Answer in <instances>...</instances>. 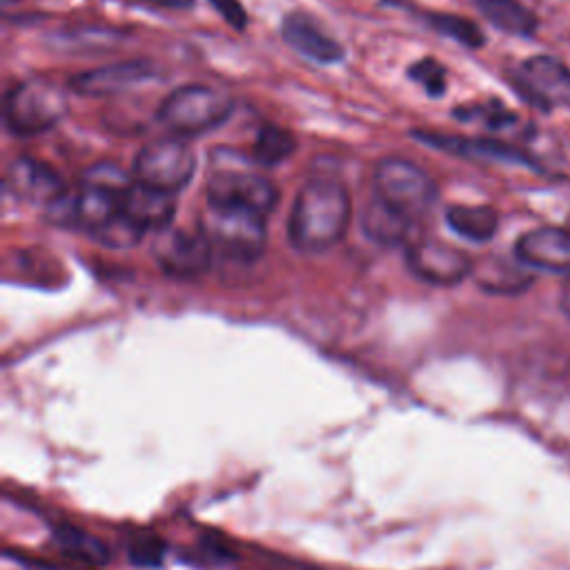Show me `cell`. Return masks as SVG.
Wrapping results in <instances>:
<instances>
[{"mask_svg":"<svg viewBox=\"0 0 570 570\" xmlns=\"http://www.w3.org/2000/svg\"><path fill=\"white\" fill-rule=\"evenodd\" d=\"M281 36L294 51L321 65L341 62L345 56L343 45L305 11H289L281 22Z\"/></svg>","mask_w":570,"mask_h":570,"instance_id":"4fadbf2b","label":"cell"},{"mask_svg":"<svg viewBox=\"0 0 570 570\" xmlns=\"http://www.w3.org/2000/svg\"><path fill=\"white\" fill-rule=\"evenodd\" d=\"M51 541L60 548L62 554H67L85 566L100 568V566L109 563V559H111L109 546L100 537H96L73 523H56L51 528Z\"/></svg>","mask_w":570,"mask_h":570,"instance_id":"d6986e66","label":"cell"},{"mask_svg":"<svg viewBox=\"0 0 570 570\" xmlns=\"http://www.w3.org/2000/svg\"><path fill=\"white\" fill-rule=\"evenodd\" d=\"M407 76L419 82L428 96L439 98L445 94L448 82H445V67L436 58H421L416 60L410 69Z\"/></svg>","mask_w":570,"mask_h":570,"instance_id":"484cf974","label":"cell"},{"mask_svg":"<svg viewBox=\"0 0 570 570\" xmlns=\"http://www.w3.org/2000/svg\"><path fill=\"white\" fill-rule=\"evenodd\" d=\"M122 212L145 232H160L171 225L176 214V194H167L140 183H134L122 196Z\"/></svg>","mask_w":570,"mask_h":570,"instance_id":"2e32d148","label":"cell"},{"mask_svg":"<svg viewBox=\"0 0 570 570\" xmlns=\"http://www.w3.org/2000/svg\"><path fill=\"white\" fill-rule=\"evenodd\" d=\"M212 171L207 178V203L256 212L267 218L278 203L276 185L252 169L249 160L236 149L218 147L209 156Z\"/></svg>","mask_w":570,"mask_h":570,"instance_id":"7a4b0ae2","label":"cell"},{"mask_svg":"<svg viewBox=\"0 0 570 570\" xmlns=\"http://www.w3.org/2000/svg\"><path fill=\"white\" fill-rule=\"evenodd\" d=\"M472 276L483 292L503 296L521 294L532 283V276L528 272H523L517 263L503 256H483L479 263H474Z\"/></svg>","mask_w":570,"mask_h":570,"instance_id":"ac0fdd59","label":"cell"},{"mask_svg":"<svg viewBox=\"0 0 570 570\" xmlns=\"http://www.w3.org/2000/svg\"><path fill=\"white\" fill-rule=\"evenodd\" d=\"M450 229L472 243H485L497 234L499 216L490 205H452L445 212Z\"/></svg>","mask_w":570,"mask_h":570,"instance_id":"ffe728a7","label":"cell"},{"mask_svg":"<svg viewBox=\"0 0 570 570\" xmlns=\"http://www.w3.org/2000/svg\"><path fill=\"white\" fill-rule=\"evenodd\" d=\"M412 136L425 145H432L441 151L465 156V158H485V160H501V163H517L537 167V163L521 149L497 140V138H463V136H445L432 131H412Z\"/></svg>","mask_w":570,"mask_h":570,"instance_id":"9a60e30c","label":"cell"},{"mask_svg":"<svg viewBox=\"0 0 570 570\" xmlns=\"http://www.w3.org/2000/svg\"><path fill=\"white\" fill-rule=\"evenodd\" d=\"M69 111L67 94L42 78L16 82L4 96V125L13 136H40Z\"/></svg>","mask_w":570,"mask_h":570,"instance_id":"277c9868","label":"cell"},{"mask_svg":"<svg viewBox=\"0 0 570 570\" xmlns=\"http://www.w3.org/2000/svg\"><path fill=\"white\" fill-rule=\"evenodd\" d=\"M352 218V200L347 189L334 178L307 180L292 205L287 236L294 249L318 254L336 245Z\"/></svg>","mask_w":570,"mask_h":570,"instance_id":"6da1fadb","label":"cell"},{"mask_svg":"<svg viewBox=\"0 0 570 570\" xmlns=\"http://www.w3.org/2000/svg\"><path fill=\"white\" fill-rule=\"evenodd\" d=\"M372 185L376 198L412 220L423 216L436 198L434 180L419 165L399 156H385L374 165Z\"/></svg>","mask_w":570,"mask_h":570,"instance_id":"8992f818","label":"cell"},{"mask_svg":"<svg viewBox=\"0 0 570 570\" xmlns=\"http://www.w3.org/2000/svg\"><path fill=\"white\" fill-rule=\"evenodd\" d=\"M454 114H456V118H481V120H485L492 129H501V127H505V125H510V122L517 120V116H514L512 111H508V109H505L501 102H497V100H492V102H488V105H479V107L456 109Z\"/></svg>","mask_w":570,"mask_h":570,"instance_id":"83f0119b","label":"cell"},{"mask_svg":"<svg viewBox=\"0 0 570 570\" xmlns=\"http://www.w3.org/2000/svg\"><path fill=\"white\" fill-rule=\"evenodd\" d=\"M156 76H158V69L149 60H127V62L80 71L69 78V89L82 96L107 98V96H116L134 87H140L142 82H149Z\"/></svg>","mask_w":570,"mask_h":570,"instance_id":"8fae6325","label":"cell"},{"mask_svg":"<svg viewBox=\"0 0 570 570\" xmlns=\"http://www.w3.org/2000/svg\"><path fill=\"white\" fill-rule=\"evenodd\" d=\"M514 89L539 109L570 100V67L552 56H532L512 78Z\"/></svg>","mask_w":570,"mask_h":570,"instance_id":"30bf717a","label":"cell"},{"mask_svg":"<svg viewBox=\"0 0 570 570\" xmlns=\"http://www.w3.org/2000/svg\"><path fill=\"white\" fill-rule=\"evenodd\" d=\"M410 272L430 285H456L468 278L474 269V261L454 245L425 238L416 240L405 252Z\"/></svg>","mask_w":570,"mask_h":570,"instance_id":"9c48e42d","label":"cell"},{"mask_svg":"<svg viewBox=\"0 0 570 570\" xmlns=\"http://www.w3.org/2000/svg\"><path fill=\"white\" fill-rule=\"evenodd\" d=\"M425 22L430 24V29L439 31L441 36L445 38H452L456 40L459 45L463 47H470V49H479L483 47L485 42V36L483 31L468 18L463 16H454V13H425Z\"/></svg>","mask_w":570,"mask_h":570,"instance_id":"603a6c76","label":"cell"},{"mask_svg":"<svg viewBox=\"0 0 570 570\" xmlns=\"http://www.w3.org/2000/svg\"><path fill=\"white\" fill-rule=\"evenodd\" d=\"M227 24H232L234 29L243 31L247 27V11L243 9L240 0H207Z\"/></svg>","mask_w":570,"mask_h":570,"instance_id":"f1b7e54d","label":"cell"},{"mask_svg":"<svg viewBox=\"0 0 570 570\" xmlns=\"http://www.w3.org/2000/svg\"><path fill=\"white\" fill-rule=\"evenodd\" d=\"M151 254L167 276L189 281L203 276L212 267L214 247L198 227L196 232H187L169 225L156 232Z\"/></svg>","mask_w":570,"mask_h":570,"instance_id":"ba28073f","label":"cell"},{"mask_svg":"<svg viewBox=\"0 0 570 570\" xmlns=\"http://www.w3.org/2000/svg\"><path fill=\"white\" fill-rule=\"evenodd\" d=\"M294 151H296L294 134L287 131L285 127L267 122L256 134L252 156L263 167H274V165L283 163L285 158H289Z\"/></svg>","mask_w":570,"mask_h":570,"instance_id":"7402d4cb","label":"cell"},{"mask_svg":"<svg viewBox=\"0 0 570 570\" xmlns=\"http://www.w3.org/2000/svg\"><path fill=\"white\" fill-rule=\"evenodd\" d=\"M234 111V98L207 85H185L158 107V122L178 136H196L218 127Z\"/></svg>","mask_w":570,"mask_h":570,"instance_id":"5b68a950","label":"cell"},{"mask_svg":"<svg viewBox=\"0 0 570 570\" xmlns=\"http://www.w3.org/2000/svg\"><path fill=\"white\" fill-rule=\"evenodd\" d=\"M82 183L122 198L129 191V187L136 183V178H134V174H127L118 163L100 160V163L87 167V171L82 174Z\"/></svg>","mask_w":570,"mask_h":570,"instance_id":"cb8c5ba5","label":"cell"},{"mask_svg":"<svg viewBox=\"0 0 570 570\" xmlns=\"http://www.w3.org/2000/svg\"><path fill=\"white\" fill-rule=\"evenodd\" d=\"M142 234H145V229H142L138 223H134V220L120 209L111 220H107L102 227H98L91 236H94L98 243L107 245V247L127 249V247L138 245V240L142 238Z\"/></svg>","mask_w":570,"mask_h":570,"instance_id":"d4e9b609","label":"cell"},{"mask_svg":"<svg viewBox=\"0 0 570 570\" xmlns=\"http://www.w3.org/2000/svg\"><path fill=\"white\" fill-rule=\"evenodd\" d=\"M476 9L501 31L510 36H532L539 27L537 16L519 0H472Z\"/></svg>","mask_w":570,"mask_h":570,"instance_id":"44dd1931","label":"cell"},{"mask_svg":"<svg viewBox=\"0 0 570 570\" xmlns=\"http://www.w3.org/2000/svg\"><path fill=\"white\" fill-rule=\"evenodd\" d=\"M519 263L554 272H570V232L563 227H537L519 236L514 245Z\"/></svg>","mask_w":570,"mask_h":570,"instance_id":"5bb4252c","label":"cell"},{"mask_svg":"<svg viewBox=\"0 0 570 570\" xmlns=\"http://www.w3.org/2000/svg\"><path fill=\"white\" fill-rule=\"evenodd\" d=\"M127 557L138 568H160L165 561V543L156 537H134L127 546Z\"/></svg>","mask_w":570,"mask_h":570,"instance_id":"4316f807","label":"cell"},{"mask_svg":"<svg viewBox=\"0 0 570 570\" xmlns=\"http://www.w3.org/2000/svg\"><path fill=\"white\" fill-rule=\"evenodd\" d=\"M7 185L18 198L31 205H42L45 209L67 194L58 171L31 156H18L11 160L7 169Z\"/></svg>","mask_w":570,"mask_h":570,"instance_id":"7c38bea8","label":"cell"},{"mask_svg":"<svg viewBox=\"0 0 570 570\" xmlns=\"http://www.w3.org/2000/svg\"><path fill=\"white\" fill-rule=\"evenodd\" d=\"M198 229L229 261H256L267 245L265 216L240 207L207 203L198 216Z\"/></svg>","mask_w":570,"mask_h":570,"instance_id":"3957f363","label":"cell"},{"mask_svg":"<svg viewBox=\"0 0 570 570\" xmlns=\"http://www.w3.org/2000/svg\"><path fill=\"white\" fill-rule=\"evenodd\" d=\"M147 7H156V9H189L194 4V0H134Z\"/></svg>","mask_w":570,"mask_h":570,"instance_id":"f546056e","label":"cell"},{"mask_svg":"<svg viewBox=\"0 0 570 570\" xmlns=\"http://www.w3.org/2000/svg\"><path fill=\"white\" fill-rule=\"evenodd\" d=\"M196 158L187 142L176 136L147 142L134 158V178L140 185L176 194L194 176Z\"/></svg>","mask_w":570,"mask_h":570,"instance_id":"52a82bcc","label":"cell"},{"mask_svg":"<svg viewBox=\"0 0 570 570\" xmlns=\"http://www.w3.org/2000/svg\"><path fill=\"white\" fill-rule=\"evenodd\" d=\"M361 229L372 243L392 247L405 243L412 229V218L374 196L361 212Z\"/></svg>","mask_w":570,"mask_h":570,"instance_id":"e0dca14e","label":"cell"},{"mask_svg":"<svg viewBox=\"0 0 570 570\" xmlns=\"http://www.w3.org/2000/svg\"><path fill=\"white\" fill-rule=\"evenodd\" d=\"M559 305H561V309H563V314L570 318V281L563 285V289H561V298H559Z\"/></svg>","mask_w":570,"mask_h":570,"instance_id":"4dcf8cb0","label":"cell"}]
</instances>
